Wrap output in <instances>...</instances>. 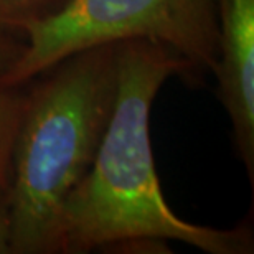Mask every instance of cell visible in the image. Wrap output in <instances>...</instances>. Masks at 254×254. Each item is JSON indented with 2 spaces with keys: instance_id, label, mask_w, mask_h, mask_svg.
Segmentation results:
<instances>
[{
  "instance_id": "1",
  "label": "cell",
  "mask_w": 254,
  "mask_h": 254,
  "mask_svg": "<svg viewBox=\"0 0 254 254\" xmlns=\"http://www.w3.org/2000/svg\"><path fill=\"white\" fill-rule=\"evenodd\" d=\"M193 71L185 58L159 42H119L118 94L109 124L93 165L63 206V254L165 246L167 241L208 254L253 253L248 228L193 225L175 215L162 191L150 142V111L167 79Z\"/></svg>"
},
{
  "instance_id": "2",
  "label": "cell",
  "mask_w": 254,
  "mask_h": 254,
  "mask_svg": "<svg viewBox=\"0 0 254 254\" xmlns=\"http://www.w3.org/2000/svg\"><path fill=\"white\" fill-rule=\"evenodd\" d=\"M118 45L60 60L25 93L8 187L12 254L62 253L63 206L93 165L114 108Z\"/></svg>"
},
{
  "instance_id": "3",
  "label": "cell",
  "mask_w": 254,
  "mask_h": 254,
  "mask_svg": "<svg viewBox=\"0 0 254 254\" xmlns=\"http://www.w3.org/2000/svg\"><path fill=\"white\" fill-rule=\"evenodd\" d=\"M25 47L0 84L22 88L60 60L99 45L145 38L180 55L193 69H215L216 0H71L20 32Z\"/></svg>"
},
{
  "instance_id": "4",
  "label": "cell",
  "mask_w": 254,
  "mask_h": 254,
  "mask_svg": "<svg viewBox=\"0 0 254 254\" xmlns=\"http://www.w3.org/2000/svg\"><path fill=\"white\" fill-rule=\"evenodd\" d=\"M218 98L231 123L233 147L254 182V0H216Z\"/></svg>"
},
{
  "instance_id": "5",
  "label": "cell",
  "mask_w": 254,
  "mask_h": 254,
  "mask_svg": "<svg viewBox=\"0 0 254 254\" xmlns=\"http://www.w3.org/2000/svg\"><path fill=\"white\" fill-rule=\"evenodd\" d=\"M18 89L0 84V189L7 191L12 179L15 139L25 109V93Z\"/></svg>"
},
{
  "instance_id": "6",
  "label": "cell",
  "mask_w": 254,
  "mask_h": 254,
  "mask_svg": "<svg viewBox=\"0 0 254 254\" xmlns=\"http://www.w3.org/2000/svg\"><path fill=\"white\" fill-rule=\"evenodd\" d=\"M71 0H0V28L20 33L23 28L47 20Z\"/></svg>"
},
{
  "instance_id": "7",
  "label": "cell",
  "mask_w": 254,
  "mask_h": 254,
  "mask_svg": "<svg viewBox=\"0 0 254 254\" xmlns=\"http://www.w3.org/2000/svg\"><path fill=\"white\" fill-rule=\"evenodd\" d=\"M23 47L25 40L20 37V33L0 28V74H3L20 57Z\"/></svg>"
},
{
  "instance_id": "8",
  "label": "cell",
  "mask_w": 254,
  "mask_h": 254,
  "mask_svg": "<svg viewBox=\"0 0 254 254\" xmlns=\"http://www.w3.org/2000/svg\"><path fill=\"white\" fill-rule=\"evenodd\" d=\"M0 254H12V220L8 191L0 189Z\"/></svg>"
}]
</instances>
